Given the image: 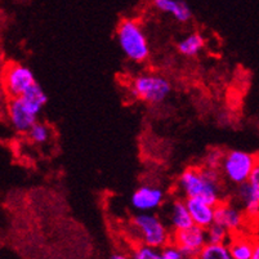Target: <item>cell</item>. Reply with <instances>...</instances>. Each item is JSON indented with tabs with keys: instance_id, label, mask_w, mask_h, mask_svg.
<instances>
[{
	"instance_id": "6da1fadb",
	"label": "cell",
	"mask_w": 259,
	"mask_h": 259,
	"mask_svg": "<svg viewBox=\"0 0 259 259\" xmlns=\"http://www.w3.org/2000/svg\"><path fill=\"white\" fill-rule=\"evenodd\" d=\"M178 186L187 197H200L210 205L220 204V174L215 169L187 168L178 178Z\"/></svg>"
},
{
	"instance_id": "7a4b0ae2",
	"label": "cell",
	"mask_w": 259,
	"mask_h": 259,
	"mask_svg": "<svg viewBox=\"0 0 259 259\" xmlns=\"http://www.w3.org/2000/svg\"><path fill=\"white\" fill-rule=\"evenodd\" d=\"M117 43L122 53L134 62H143L150 56V46L142 27L133 20L120 22L116 32Z\"/></svg>"
},
{
	"instance_id": "3957f363",
	"label": "cell",
	"mask_w": 259,
	"mask_h": 259,
	"mask_svg": "<svg viewBox=\"0 0 259 259\" xmlns=\"http://www.w3.org/2000/svg\"><path fill=\"white\" fill-rule=\"evenodd\" d=\"M171 92V85L165 77L155 74H143L132 83V94L142 102L157 105L166 100Z\"/></svg>"
},
{
	"instance_id": "277c9868",
	"label": "cell",
	"mask_w": 259,
	"mask_h": 259,
	"mask_svg": "<svg viewBox=\"0 0 259 259\" xmlns=\"http://www.w3.org/2000/svg\"><path fill=\"white\" fill-rule=\"evenodd\" d=\"M258 161V157L253 154L241 150H231L225 154L221 169L228 181L235 185H242L248 182Z\"/></svg>"
},
{
	"instance_id": "5b68a950",
	"label": "cell",
	"mask_w": 259,
	"mask_h": 259,
	"mask_svg": "<svg viewBox=\"0 0 259 259\" xmlns=\"http://www.w3.org/2000/svg\"><path fill=\"white\" fill-rule=\"evenodd\" d=\"M39 114V108L34 107L22 96L9 98L7 103V117L9 125L18 133H27L35 122H37Z\"/></svg>"
},
{
	"instance_id": "8992f818",
	"label": "cell",
	"mask_w": 259,
	"mask_h": 259,
	"mask_svg": "<svg viewBox=\"0 0 259 259\" xmlns=\"http://www.w3.org/2000/svg\"><path fill=\"white\" fill-rule=\"evenodd\" d=\"M133 225L138 230L142 237L143 244L155 246V248H164L169 240V234L165 226L156 215L150 213H141L134 217Z\"/></svg>"
},
{
	"instance_id": "52a82bcc",
	"label": "cell",
	"mask_w": 259,
	"mask_h": 259,
	"mask_svg": "<svg viewBox=\"0 0 259 259\" xmlns=\"http://www.w3.org/2000/svg\"><path fill=\"white\" fill-rule=\"evenodd\" d=\"M4 89L9 98L21 97L29 91L35 83L34 72L27 66L21 63H9L4 71Z\"/></svg>"
},
{
	"instance_id": "ba28073f",
	"label": "cell",
	"mask_w": 259,
	"mask_h": 259,
	"mask_svg": "<svg viewBox=\"0 0 259 259\" xmlns=\"http://www.w3.org/2000/svg\"><path fill=\"white\" fill-rule=\"evenodd\" d=\"M171 240H173V244L185 255L197 256L201 249L208 244L206 228L194 225L192 227L186 228V230L176 231Z\"/></svg>"
},
{
	"instance_id": "9c48e42d",
	"label": "cell",
	"mask_w": 259,
	"mask_h": 259,
	"mask_svg": "<svg viewBox=\"0 0 259 259\" xmlns=\"http://www.w3.org/2000/svg\"><path fill=\"white\" fill-rule=\"evenodd\" d=\"M237 196L246 215L251 218L259 215V161L251 171L248 182L239 185Z\"/></svg>"
},
{
	"instance_id": "30bf717a",
	"label": "cell",
	"mask_w": 259,
	"mask_h": 259,
	"mask_svg": "<svg viewBox=\"0 0 259 259\" xmlns=\"http://www.w3.org/2000/svg\"><path fill=\"white\" fill-rule=\"evenodd\" d=\"M164 200V192L160 188L152 186H141L134 191L131 197L132 206L136 210L148 213L161 205Z\"/></svg>"
},
{
	"instance_id": "8fae6325",
	"label": "cell",
	"mask_w": 259,
	"mask_h": 259,
	"mask_svg": "<svg viewBox=\"0 0 259 259\" xmlns=\"http://www.w3.org/2000/svg\"><path fill=\"white\" fill-rule=\"evenodd\" d=\"M214 223L223 226L230 232H235L244 225V214L234 205L221 201L214 206Z\"/></svg>"
},
{
	"instance_id": "7c38bea8",
	"label": "cell",
	"mask_w": 259,
	"mask_h": 259,
	"mask_svg": "<svg viewBox=\"0 0 259 259\" xmlns=\"http://www.w3.org/2000/svg\"><path fill=\"white\" fill-rule=\"evenodd\" d=\"M186 205L190 210L194 225L208 228L214 223V206L200 197H187Z\"/></svg>"
},
{
	"instance_id": "4fadbf2b",
	"label": "cell",
	"mask_w": 259,
	"mask_h": 259,
	"mask_svg": "<svg viewBox=\"0 0 259 259\" xmlns=\"http://www.w3.org/2000/svg\"><path fill=\"white\" fill-rule=\"evenodd\" d=\"M152 2L159 11L171 15L178 22L185 23L192 17V12L185 2L181 0H152Z\"/></svg>"
},
{
	"instance_id": "5bb4252c",
	"label": "cell",
	"mask_w": 259,
	"mask_h": 259,
	"mask_svg": "<svg viewBox=\"0 0 259 259\" xmlns=\"http://www.w3.org/2000/svg\"><path fill=\"white\" fill-rule=\"evenodd\" d=\"M254 241L245 235H235L230 237V253L232 259H251Z\"/></svg>"
},
{
	"instance_id": "9a60e30c",
	"label": "cell",
	"mask_w": 259,
	"mask_h": 259,
	"mask_svg": "<svg viewBox=\"0 0 259 259\" xmlns=\"http://www.w3.org/2000/svg\"><path fill=\"white\" fill-rule=\"evenodd\" d=\"M170 222L176 231L186 230L194 226V221L186 205V201H176L171 205Z\"/></svg>"
},
{
	"instance_id": "2e32d148",
	"label": "cell",
	"mask_w": 259,
	"mask_h": 259,
	"mask_svg": "<svg viewBox=\"0 0 259 259\" xmlns=\"http://www.w3.org/2000/svg\"><path fill=\"white\" fill-rule=\"evenodd\" d=\"M204 37L200 34H191L178 43V51L186 57H195L204 48Z\"/></svg>"
},
{
	"instance_id": "e0dca14e",
	"label": "cell",
	"mask_w": 259,
	"mask_h": 259,
	"mask_svg": "<svg viewBox=\"0 0 259 259\" xmlns=\"http://www.w3.org/2000/svg\"><path fill=\"white\" fill-rule=\"evenodd\" d=\"M196 259H232L227 244H208L197 254Z\"/></svg>"
},
{
	"instance_id": "ac0fdd59",
	"label": "cell",
	"mask_w": 259,
	"mask_h": 259,
	"mask_svg": "<svg viewBox=\"0 0 259 259\" xmlns=\"http://www.w3.org/2000/svg\"><path fill=\"white\" fill-rule=\"evenodd\" d=\"M22 97L25 98L27 102L31 103L34 107L39 108L40 111L43 110V107L47 105V102H48V96H47L46 92L43 91V88H41L37 83H35L29 91L23 94Z\"/></svg>"
},
{
	"instance_id": "d6986e66",
	"label": "cell",
	"mask_w": 259,
	"mask_h": 259,
	"mask_svg": "<svg viewBox=\"0 0 259 259\" xmlns=\"http://www.w3.org/2000/svg\"><path fill=\"white\" fill-rule=\"evenodd\" d=\"M206 240L210 244H226L230 240V231L218 223H213L206 228Z\"/></svg>"
},
{
	"instance_id": "ffe728a7",
	"label": "cell",
	"mask_w": 259,
	"mask_h": 259,
	"mask_svg": "<svg viewBox=\"0 0 259 259\" xmlns=\"http://www.w3.org/2000/svg\"><path fill=\"white\" fill-rule=\"evenodd\" d=\"M49 134H51V131L43 122H35L34 125L31 126V129L27 132L30 141L37 143V145L46 143L49 140Z\"/></svg>"
},
{
	"instance_id": "44dd1931",
	"label": "cell",
	"mask_w": 259,
	"mask_h": 259,
	"mask_svg": "<svg viewBox=\"0 0 259 259\" xmlns=\"http://www.w3.org/2000/svg\"><path fill=\"white\" fill-rule=\"evenodd\" d=\"M133 259H161V250L150 245H140L133 251Z\"/></svg>"
},
{
	"instance_id": "7402d4cb",
	"label": "cell",
	"mask_w": 259,
	"mask_h": 259,
	"mask_svg": "<svg viewBox=\"0 0 259 259\" xmlns=\"http://www.w3.org/2000/svg\"><path fill=\"white\" fill-rule=\"evenodd\" d=\"M223 157H225V154L218 150H213V151L209 152L205 157V168L209 169H218L222 166V161H223Z\"/></svg>"
},
{
	"instance_id": "603a6c76",
	"label": "cell",
	"mask_w": 259,
	"mask_h": 259,
	"mask_svg": "<svg viewBox=\"0 0 259 259\" xmlns=\"http://www.w3.org/2000/svg\"><path fill=\"white\" fill-rule=\"evenodd\" d=\"M183 256L185 254L174 244L170 246H164L161 250V259H183Z\"/></svg>"
},
{
	"instance_id": "cb8c5ba5",
	"label": "cell",
	"mask_w": 259,
	"mask_h": 259,
	"mask_svg": "<svg viewBox=\"0 0 259 259\" xmlns=\"http://www.w3.org/2000/svg\"><path fill=\"white\" fill-rule=\"evenodd\" d=\"M251 259H259V240L254 241L253 254H251Z\"/></svg>"
},
{
	"instance_id": "d4e9b609",
	"label": "cell",
	"mask_w": 259,
	"mask_h": 259,
	"mask_svg": "<svg viewBox=\"0 0 259 259\" xmlns=\"http://www.w3.org/2000/svg\"><path fill=\"white\" fill-rule=\"evenodd\" d=\"M110 259H128V258H126V256L124 255V254L116 253V254H112L111 258H110Z\"/></svg>"
}]
</instances>
